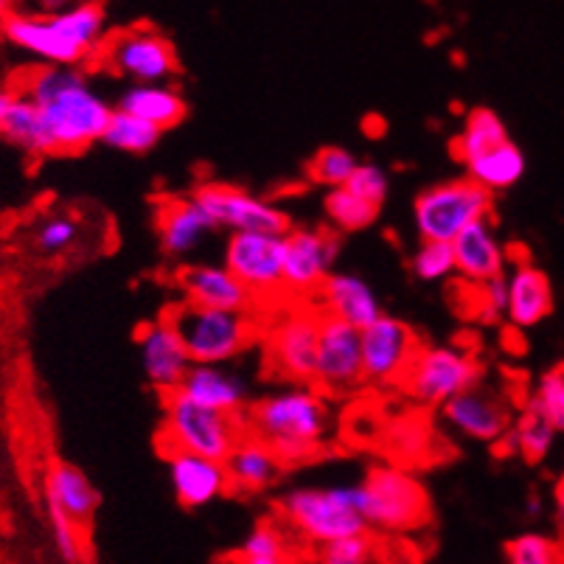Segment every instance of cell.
<instances>
[{
    "mask_svg": "<svg viewBox=\"0 0 564 564\" xmlns=\"http://www.w3.org/2000/svg\"><path fill=\"white\" fill-rule=\"evenodd\" d=\"M23 96L37 107L51 155H74L101 141L116 110L79 68L43 65L25 79Z\"/></svg>",
    "mask_w": 564,
    "mask_h": 564,
    "instance_id": "6da1fadb",
    "label": "cell"
},
{
    "mask_svg": "<svg viewBox=\"0 0 564 564\" xmlns=\"http://www.w3.org/2000/svg\"><path fill=\"white\" fill-rule=\"evenodd\" d=\"M332 404L315 384H284L253 399L242 415L245 435L261 441L281 464H304L323 453L332 435Z\"/></svg>",
    "mask_w": 564,
    "mask_h": 564,
    "instance_id": "7a4b0ae2",
    "label": "cell"
},
{
    "mask_svg": "<svg viewBox=\"0 0 564 564\" xmlns=\"http://www.w3.org/2000/svg\"><path fill=\"white\" fill-rule=\"evenodd\" d=\"M0 32L9 45L51 68H79L99 56L107 40V12L99 3H74L20 12L12 9Z\"/></svg>",
    "mask_w": 564,
    "mask_h": 564,
    "instance_id": "3957f363",
    "label": "cell"
},
{
    "mask_svg": "<svg viewBox=\"0 0 564 564\" xmlns=\"http://www.w3.org/2000/svg\"><path fill=\"white\" fill-rule=\"evenodd\" d=\"M354 486V502L368 531L404 533L430 520L424 484L399 466H377Z\"/></svg>",
    "mask_w": 564,
    "mask_h": 564,
    "instance_id": "277c9868",
    "label": "cell"
},
{
    "mask_svg": "<svg viewBox=\"0 0 564 564\" xmlns=\"http://www.w3.org/2000/svg\"><path fill=\"white\" fill-rule=\"evenodd\" d=\"M163 317L172 323L186 346L192 366H230L259 337L250 312L203 310L181 301Z\"/></svg>",
    "mask_w": 564,
    "mask_h": 564,
    "instance_id": "5b68a950",
    "label": "cell"
},
{
    "mask_svg": "<svg viewBox=\"0 0 564 564\" xmlns=\"http://www.w3.org/2000/svg\"><path fill=\"white\" fill-rule=\"evenodd\" d=\"M279 509L284 525L315 547L368 531L354 502V486L348 484L299 486L281 497Z\"/></svg>",
    "mask_w": 564,
    "mask_h": 564,
    "instance_id": "8992f818",
    "label": "cell"
},
{
    "mask_svg": "<svg viewBox=\"0 0 564 564\" xmlns=\"http://www.w3.org/2000/svg\"><path fill=\"white\" fill-rule=\"evenodd\" d=\"M242 435V419L199 408L177 391L163 397L161 444L166 453H188L223 464Z\"/></svg>",
    "mask_w": 564,
    "mask_h": 564,
    "instance_id": "52a82bcc",
    "label": "cell"
},
{
    "mask_svg": "<svg viewBox=\"0 0 564 564\" xmlns=\"http://www.w3.org/2000/svg\"><path fill=\"white\" fill-rule=\"evenodd\" d=\"M491 214V194L469 181H444L424 188L413 203V225L422 242L453 245L466 228Z\"/></svg>",
    "mask_w": 564,
    "mask_h": 564,
    "instance_id": "ba28073f",
    "label": "cell"
},
{
    "mask_svg": "<svg viewBox=\"0 0 564 564\" xmlns=\"http://www.w3.org/2000/svg\"><path fill=\"white\" fill-rule=\"evenodd\" d=\"M484 368L478 357L458 346H422L410 362L402 388L424 408H444L449 399L478 388Z\"/></svg>",
    "mask_w": 564,
    "mask_h": 564,
    "instance_id": "9c48e42d",
    "label": "cell"
},
{
    "mask_svg": "<svg viewBox=\"0 0 564 564\" xmlns=\"http://www.w3.org/2000/svg\"><path fill=\"white\" fill-rule=\"evenodd\" d=\"M99 59L112 74L132 79L135 85H166L181 70L174 43L152 25H135L107 37Z\"/></svg>",
    "mask_w": 564,
    "mask_h": 564,
    "instance_id": "30bf717a",
    "label": "cell"
},
{
    "mask_svg": "<svg viewBox=\"0 0 564 564\" xmlns=\"http://www.w3.org/2000/svg\"><path fill=\"white\" fill-rule=\"evenodd\" d=\"M223 267L250 292L253 304L279 299L284 292V236L230 234Z\"/></svg>",
    "mask_w": 564,
    "mask_h": 564,
    "instance_id": "8fae6325",
    "label": "cell"
},
{
    "mask_svg": "<svg viewBox=\"0 0 564 564\" xmlns=\"http://www.w3.org/2000/svg\"><path fill=\"white\" fill-rule=\"evenodd\" d=\"M317 321L321 312L290 310L264 332V362L290 384H312L317 360Z\"/></svg>",
    "mask_w": 564,
    "mask_h": 564,
    "instance_id": "7c38bea8",
    "label": "cell"
},
{
    "mask_svg": "<svg viewBox=\"0 0 564 564\" xmlns=\"http://www.w3.org/2000/svg\"><path fill=\"white\" fill-rule=\"evenodd\" d=\"M217 230L228 234H275L284 236L290 230V214L279 205L267 203L245 188L225 186V183H203L192 194Z\"/></svg>",
    "mask_w": 564,
    "mask_h": 564,
    "instance_id": "4fadbf2b",
    "label": "cell"
},
{
    "mask_svg": "<svg viewBox=\"0 0 564 564\" xmlns=\"http://www.w3.org/2000/svg\"><path fill=\"white\" fill-rule=\"evenodd\" d=\"M312 384L321 393H326V397H343V393H351L360 388V332L335 321V317L321 315V321H317V360Z\"/></svg>",
    "mask_w": 564,
    "mask_h": 564,
    "instance_id": "5bb4252c",
    "label": "cell"
},
{
    "mask_svg": "<svg viewBox=\"0 0 564 564\" xmlns=\"http://www.w3.org/2000/svg\"><path fill=\"white\" fill-rule=\"evenodd\" d=\"M419 348H422V343L408 323L382 315L368 329L360 332L362 382L382 384V388L402 384Z\"/></svg>",
    "mask_w": 564,
    "mask_h": 564,
    "instance_id": "9a60e30c",
    "label": "cell"
},
{
    "mask_svg": "<svg viewBox=\"0 0 564 564\" xmlns=\"http://www.w3.org/2000/svg\"><path fill=\"white\" fill-rule=\"evenodd\" d=\"M340 239L326 228H290L284 234V290L292 295H315L335 273Z\"/></svg>",
    "mask_w": 564,
    "mask_h": 564,
    "instance_id": "2e32d148",
    "label": "cell"
},
{
    "mask_svg": "<svg viewBox=\"0 0 564 564\" xmlns=\"http://www.w3.org/2000/svg\"><path fill=\"white\" fill-rule=\"evenodd\" d=\"M138 354H141L143 377L163 397L177 391L192 368L186 346L166 317H158L138 332Z\"/></svg>",
    "mask_w": 564,
    "mask_h": 564,
    "instance_id": "e0dca14e",
    "label": "cell"
},
{
    "mask_svg": "<svg viewBox=\"0 0 564 564\" xmlns=\"http://www.w3.org/2000/svg\"><path fill=\"white\" fill-rule=\"evenodd\" d=\"M441 413H444V419H447L455 433L480 441V444H497V441L509 435L511 424H514L511 408L502 402V397H497L489 388H480V384L460 393V397L449 399L441 408Z\"/></svg>",
    "mask_w": 564,
    "mask_h": 564,
    "instance_id": "ac0fdd59",
    "label": "cell"
},
{
    "mask_svg": "<svg viewBox=\"0 0 564 564\" xmlns=\"http://www.w3.org/2000/svg\"><path fill=\"white\" fill-rule=\"evenodd\" d=\"M177 393L214 413L242 419L250 404L248 379L230 366H192Z\"/></svg>",
    "mask_w": 564,
    "mask_h": 564,
    "instance_id": "d6986e66",
    "label": "cell"
},
{
    "mask_svg": "<svg viewBox=\"0 0 564 564\" xmlns=\"http://www.w3.org/2000/svg\"><path fill=\"white\" fill-rule=\"evenodd\" d=\"M315 299L321 304V315L335 317L357 332L368 329L384 315L371 281L357 273H332L315 292Z\"/></svg>",
    "mask_w": 564,
    "mask_h": 564,
    "instance_id": "ffe728a7",
    "label": "cell"
},
{
    "mask_svg": "<svg viewBox=\"0 0 564 564\" xmlns=\"http://www.w3.org/2000/svg\"><path fill=\"white\" fill-rule=\"evenodd\" d=\"M155 228L163 253L186 259L205 242V236L217 230V225L194 197H166L155 208Z\"/></svg>",
    "mask_w": 564,
    "mask_h": 564,
    "instance_id": "44dd1931",
    "label": "cell"
},
{
    "mask_svg": "<svg viewBox=\"0 0 564 564\" xmlns=\"http://www.w3.org/2000/svg\"><path fill=\"white\" fill-rule=\"evenodd\" d=\"M177 286L183 292V301L203 310L219 312H250L253 299L223 264H186L177 273Z\"/></svg>",
    "mask_w": 564,
    "mask_h": 564,
    "instance_id": "7402d4cb",
    "label": "cell"
},
{
    "mask_svg": "<svg viewBox=\"0 0 564 564\" xmlns=\"http://www.w3.org/2000/svg\"><path fill=\"white\" fill-rule=\"evenodd\" d=\"M166 466L174 500L181 502L183 509H203L230 489L225 466L219 460L188 453H166Z\"/></svg>",
    "mask_w": 564,
    "mask_h": 564,
    "instance_id": "603a6c76",
    "label": "cell"
},
{
    "mask_svg": "<svg viewBox=\"0 0 564 564\" xmlns=\"http://www.w3.org/2000/svg\"><path fill=\"white\" fill-rule=\"evenodd\" d=\"M453 256L455 273L475 286L506 275V261L509 259H506V250H502V242L497 239L489 219L466 228L453 242Z\"/></svg>",
    "mask_w": 564,
    "mask_h": 564,
    "instance_id": "cb8c5ba5",
    "label": "cell"
},
{
    "mask_svg": "<svg viewBox=\"0 0 564 564\" xmlns=\"http://www.w3.org/2000/svg\"><path fill=\"white\" fill-rule=\"evenodd\" d=\"M506 292H509V304H506V315L514 323L517 329H531L540 326L547 315L553 312V286L551 279L542 273L540 267L517 264L509 275H506Z\"/></svg>",
    "mask_w": 564,
    "mask_h": 564,
    "instance_id": "d4e9b609",
    "label": "cell"
},
{
    "mask_svg": "<svg viewBox=\"0 0 564 564\" xmlns=\"http://www.w3.org/2000/svg\"><path fill=\"white\" fill-rule=\"evenodd\" d=\"M225 475H228V486L236 491H264L270 486L279 484L284 464H281L279 455L273 449L261 444V441L242 435V441L230 449L228 458L223 460Z\"/></svg>",
    "mask_w": 564,
    "mask_h": 564,
    "instance_id": "484cf974",
    "label": "cell"
},
{
    "mask_svg": "<svg viewBox=\"0 0 564 564\" xmlns=\"http://www.w3.org/2000/svg\"><path fill=\"white\" fill-rule=\"evenodd\" d=\"M45 497L59 514L68 517L76 528L87 525L99 509V491L76 464H54L45 480Z\"/></svg>",
    "mask_w": 564,
    "mask_h": 564,
    "instance_id": "4316f807",
    "label": "cell"
},
{
    "mask_svg": "<svg viewBox=\"0 0 564 564\" xmlns=\"http://www.w3.org/2000/svg\"><path fill=\"white\" fill-rule=\"evenodd\" d=\"M116 110L130 112V116L166 132L186 118L188 105L181 90H174L172 85H132L121 94Z\"/></svg>",
    "mask_w": 564,
    "mask_h": 564,
    "instance_id": "83f0119b",
    "label": "cell"
},
{
    "mask_svg": "<svg viewBox=\"0 0 564 564\" xmlns=\"http://www.w3.org/2000/svg\"><path fill=\"white\" fill-rule=\"evenodd\" d=\"M522 174H525V155H522L514 141L500 143L486 155L466 163V177L489 194L517 186L522 181Z\"/></svg>",
    "mask_w": 564,
    "mask_h": 564,
    "instance_id": "f1b7e54d",
    "label": "cell"
},
{
    "mask_svg": "<svg viewBox=\"0 0 564 564\" xmlns=\"http://www.w3.org/2000/svg\"><path fill=\"white\" fill-rule=\"evenodd\" d=\"M506 141H511V138L506 124H502V118L489 107H478V110H471L466 116L464 130L453 138V155L455 161L466 166L469 161L486 155V152H491Z\"/></svg>",
    "mask_w": 564,
    "mask_h": 564,
    "instance_id": "f546056e",
    "label": "cell"
},
{
    "mask_svg": "<svg viewBox=\"0 0 564 564\" xmlns=\"http://www.w3.org/2000/svg\"><path fill=\"white\" fill-rule=\"evenodd\" d=\"M0 135L7 138L9 143H14V147H20L23 152H29V155H51L48 138H45L37 107L25 99L23 94H14L12 107H9L7 118L0 124Z\"/></svg>",
    "mask_w": 564,
    "mask_h": 564,
    "instance_id": "4dcf8cb0",
    "label": "cell"
},
{
    "mask_svg": "<svg viewBox=\"0 0 564 564\" xmlns=\"http://www.w3.org/2000/svg\"><path fill=\"white\" fill-rule=\"evenodd\" d=\"M497 444H509V453H517L528 464H542L551 455L553 444H556V433H553L545 419H540L531 408H525L514 419L509 435L497 441Z\"/></svg>",
    "mask_w": 564,
    "mask_h": 564,
    "instance_id": "1f68e13d",
    "label": "cell"
},
{
    "mask_svg": "<svg viewBox=\"0 0 564 564\" xmlns=\"http://www.w3.org/2000/svg\"><path fill=\"white\" fill-rule=\"evenodd\" d=\"M163 132L158 127L147 124L141 118L130 116V112L112 110L110 124H107L101 141L116 152H127V155H147L158 147Z\"/></svg>",
    "mask_w": 564,
    "mask_h": 564,
    "instance_id": "d6a6232c",
    "label": "cell"
},
{
    "mask_svg": "<svg viewBox=\"0 0 564 564\" xmlns=\"http://www.w3.org/2000/svg\"><path fill=\"white\" fill-rule=\"evenodd\" d=\"M323 212H326V219H329L332 228L340 230V234H357V230L371 228L379 217L377 205L354 197L348 188H335V192L326 194Z\"/></svg>",
    "mask_w": 564,
    "mask_h": 564,
    "instance_id": "836d02e7",
    "label": "cell"
},
{
    "mask_svg": "<svg viewBox=\"0 0 564 564\" xmlns=\"http://www.w3.org/2000/svg\"><path fill=\"white\" fill-rule=\"evenodd\" d=\"M357 166H360V161L346 147H323L310 161L306 174H310V181L315 186L335 192V188H346V183L351 181V174L357 172Z\"/></svg>",
    "mask_w": 564,
    "mask_h": 564,
    "instance_id": "e575fe53",
    "label": "cell"
},
{
    "mask_svg": "<svg viewBox=\"0 0 564 564\" xmlns=\"http://www.w3.org/2000/svg\"><path fill=\"white\" fill-rule=\"evenodd\" d=\"M528 408L545 419L553 433H564V368H553L536 382Z\"/></svg>",
    "mask_w": 564,
    "mask_h": 564,
    "instance_id": "d590c367",
    "label": "cell"
},
{
    "mask_svg": "<svg viewBox=\"0 0 564 564\" xmlns=\"http://www.w3.org/2000/svg\"><path fill=\"white\" fill-rule=\"evenodd\" d=\"M410 270L424 284H438L455 275V256L453 245L444 242H422L415 248L413 259H410Z\"/></svg>",
    "mask_w": 564,
    "mask_h": 564,
    "instance_id": "8d00e7d4",
    "label": "cell"
},
{
    "mask_svg": "<svg viewBox=\"0 0 564 564\" xmlns=\"http://www.w3.org/2000/svg\"><path fill=\"white\" fill-rule=\"evenodd\" d=\"M509 564H564V551L545 533H520L506 545Z\"/></svg>",
    "mask_w": 564,
    "mask_h": 564,
    "instance_id": "74e56055",
    "label": "cell"
},
{
    "mask_svg": "<svg viewBox=\"0 0 564 564\" xmlns=\"http://www.w3.org/2000/svg\"><path fill=\"white\" fill-rule=\"evenodd\" d=\"M317 564H379V547L371 531L317 547Z\"/></svg>",
    "mask_w": 564,
    "mask_h": 564,
    "instance_id": "f35d334b",
    "label": "cell"
},
{
    "mask_svg": "<svg viewBox=\"0 0 564 564\" xmlns=\"http://www.w3.org/2000/svg\"><path fill=\"white\" fill-rule=\"evenodd\" d=\"M82 228L74 217L68 214H54V217L43 219L34 230V248L45 256H59L65 250L74 248L79 242Z\"/></svg>",
    "mask_w": 564,
    "mask_h": 564,
    "instance_id": "ab89813d",
    "label": "cell"
},
{
    "mask_svg": "<svg viewBox=\"0 0 564 564\" xmlns=\"http://www.w3.org/2000/svg\"><path fill=\"white\" fill-rule=\"evenodd\" d=\"M245 558H290L286 556V533L279 525H256L239 547V562Z\"/></svg>",
    "mask_w": 564,
    "mask_h": 564,
    "instance_id": "60d3db41",
    "label": "cell"
},
{
    "mask_svg": "<svg viewBox=\"0 0 564 564\" xmlns=\"http://www.w3.org/2000/svg\"><path fill=\"white\" fill-rule=\"evenodd\" d=\"M346 188L354 197H360L366 203L382 208V203L388 199V192H391V183H388V174H384L382 166H377V163H360L357 172L351 174V181L346 183Z\"/></svg>",
    "mask_w": 564,
    "mask_h": 564,
    "instance_id": "b9f144b4",
    "label": "cell"
},
{
    "mask_svg": "<svg viewBox=\"0 0 564 564\" xmlns=\"http://www.w3.org/2000/svg\"><path fill=\"white\" fill-rule=\"evenodd\" d=\"M471 292H475V310H478L480 321L491 323V321H497V317L506 315V304H509L506 275L486 281V284L471 286Z\"/></svg>",
    "mask_w": 564,
    "mask_h": 564,
    "instance_id": "7bdbcfd3",
    "label": "cell"
},
{
    "mask_svg": "<svg viewBox=\"0 0 564 564\" xmlns=\"http://www.w3.org/2000/svg\"><path fill=\"white\" fill-rule=\"evenodd\" d=\"M48 520H51V531H54V542H56V551L59 556L65 558L68 564L79 562V528L68 520L65 514L48 506Z\"/></svg>",
    "mask_w": 564,
    "mask_h": 564,
    "instance_id": "ee69618b",
    "label": "cell"
},
{
    "mask_svg": "<svg viewBox=\"0 0 564 564\" xmlns=\"http://www.w3.org/2000/svg\"><path fill=\"white\" fill-rule=\"evenodd\" d=\"M553 502H556V522L564 533V475L556 480V489H553Z\"/></svg>",
    "mask_w": 564,
    "mask_h": 564,
    "instance_id": "f6af8a7d",
    "label": "cell"
},
{
    "mask_svg": "<svg viewBox=\"0 0 564 564\" xmlns=\"http://www.w3.org/2000/svg\"><path fill=\"white\" fill-rule=\"evenodd\" d=\"M14 94H7V90H0V124H3V118H7L9 107H12Z\"/></svg>",
    "mask_w": 564,
    "mask_h": 564,
    "instance_id": "bcb514c9",
    "label": "cell"
},
{
    "mask_svg": "<svg viewBox=\"0 0 564 564\" xmlns=\"http://www.w3.org/2000/svg\"><path fill=\"white\" fill-rule=\"evenodd\" d=\"M242 564H292L290 558H245Z\"/></svg>",
    "mask_w": 564,
    "mask_h": 564,
    "instance_id": "7dc6e473",
    "label": "cell"
},
{
    "mask_svg": "<svg viewBox=\"0 0 564 564\" xmlns=\"http://www.w3.org/2000/svg\"><path fill=\"white\" fill-rule=\"evenodd\" d=\"M12 14V3H7V0H0V25H3V20Z\"/></svg>",
    "mask_w": 564,
    "mask_h": 564,
    "instance_id": "c3c4849f",
    "label": "cell"
}]
</instances>
